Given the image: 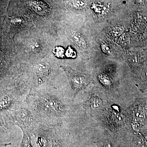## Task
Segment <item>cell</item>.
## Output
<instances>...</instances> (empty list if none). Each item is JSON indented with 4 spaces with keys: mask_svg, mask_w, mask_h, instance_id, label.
Instances as JSON below:
<instances>
[{
    "mask_svg": "<svg viewBox=\"0 0 147 147\" xmlns=\"http://www.w3.org/2000/svg\"><path fill=\"white\" fill-rule=\"evenodd\" d=\"M38 121L53 126L60 125L68 116L69 107L63 98L47 91L32 92L26 98Z\"/></svg>",
    "mask_w": 147,
    "mask_h": 147,
    "instance_id": "cell-1",
    "label": "cell"
},
{
    "mask_svg": "<svg viewBox=\"0 0 147 147\" xmlns=\"http://www.w3.org/2000/svg\"><path fill=\"white\" fill-rule=\"evenodd\" d=\"M26 103V105H18L11 109L9 121L19 127L22 131H28L32 134L36 127L38 121L31 109Z\"/></svg>",
    "mask_w": 147,
    "mask_h": 147,
    "instance_id": "cell-2",
    "label": "cell"
},
{
    "mask_svg": "<svg viewBox=\"0 0 147 147\" xmlns=\"http://www.w3.org/2000/svg\"><path fill=\"white\" fill-rule=\"evenodd\" d=\"M35 138L36 147H52L53 129L36 127L32 132Z\"/></svg>",
    "mask_w": 147,
    "mask_h": 147,
    "instance_id": "cell-3",
    "label": "cell"
},
{
    "mask_svg": "<svg viewBox=\"0 0 147 147\" xmlns=\"http://www.w3.org/2000/svg\"><path fill=\"white\" fill-rule=\"evenodd\" d=\"M68 74L70 85L75 92L76 95L79 92L86 87L89 83L88 81L85 76L79 74L69 71Z\"/></svg>",
    "mask_w": 147,
    "mask_h": 147,
    "instance_id": "cell-4",
    "label": "cell"
},
{
    "mask_svg": "<svg viewBox=\"0 0 147 147\" xmlns=\"http://www.w3.org/2000/svg\"><path fill=\"white\" fill-rule=\"evenodd\" d=\"M145 108L142 102L135 104L132 108V125L133 128L137 129L139 128L146 119V109Z\"/></svg>",
    "mask_w": 147,
    "mask_h": 147,
    "instance_id": "cell-5",
    "label": "cell"
},
{
    "mask_svg": "<svg viewBox=\"0 0 147 147\" xmlns=\"http://www.w3.org/2000/svg\"><path fill=\"white\" fill-rule=\"evenodd\" d=\"M51 68L50 64L46 62L39 63L35 65L34 71L38 84H42L44 80L49 76Z\"/></svg>",
    "mask_w": 147,
    "mask_h": 147,
    "instance_id": "cell-6",
    "label": "cell"
},
{
    "mask_svg": "<svg viewBox=\"0 0 147 147\" xmlns=\"http://www.w3.org/2000/svg\"><path fill=\"white\" fill-rule=\"evenodd\" d=\"M15 104V98L10 92L2 91L1 92L0 109L1 113L10 110Z\"/></svg>",
    "mask_w": 147,
    "mask_h": 147,
    "instance_id": "cell-7",
    "label": "cell"
},
{
    "mask_svg": "<svg viewBox=\"0 0 147 147\" xmlns=\"http://www.w3.org/2000/svg\"><path fill=\"white\" fill-rule=\"evenodd\" d=\"M65 134L63 130L53 129L52 147H68Z\"/></svg>",
    "mask_w": 147,
    "mask_h": 147,
    "instance_id": "cell-8",
    "label": "cell"
},
{
    "mask_svg": "<svg viewBox=\"0 0 147 147\" xmlns=\"http://www.w3.org/2000/svg\"><path fill=\"white\" fill-rule=\"evenodd\" d=\"M102 105L101 99L94 93L89 94L84 103V108L89 112L97 110L100 108Z\"/></svg>",
    "mask_w": 147,
    "mask_h": 147,
    "instance_id": "cell-9",
    "label": "cell"
},
{
    "mask_svg": "<svg viewBox=\"0 0 147 147\" xmlns=\"http://www.w3.org/2000/svg\"><path fill=\"white\" fill-rule=\"evenodd\" d=\"M71 41L76 47L80 49L84 50L87 47V44L83 37L78 32L72 31L69 34Z\"/></svg>",
    "mask_w": 147,
    "mask_h": 147,
    "instance_id": "cell-10",
    "label": "cell"
},
{
    "mask_svg": "<svg viewBox=\"0 0 147 147\" xmlns=\"http://www.w3.org/2000/svg\"><path fill=\"white\" fill-rule=\"evenodd\" d=\"M30 5L35 12L41 14L47 13L49 9L46 4L40 1H33L30 3Z\"/></svg>",
    "mask_w": 147,
    "mask_h": 147,
    "instance_id": "cell-11",
    "label": "cell"
},
{
    "mask_svg": "<svg viewBox=\"0 0 147 147\" xmlns=\"http://www.w3.org/2000/svg\"><path fill=\"white\" fill-rule=\"evenodd\" d=\"M23 137L20 147H34L32 142V133L23 131Z\"/></svg>",
    "mask_w": 147,
    "mask_h": 147,
    "instance_id": "cell-12",
    "label": "cell"
},
{
    "mask_svg": "<svg viewBox=\"0 0 147 147\" xmlns=\"http://www.w3.org/2000/svg\"><path fill=\"white\" fill-rule=\"evenodd\" d=\"M69 4L72 7L76 9H82L86 5L85 0H71L68 2Z\"/></svg>",
    "mask_w": 147,
    "mask_h": 147,
    "instance_id": "cell-13",
    "label": "cell"
},
{
    "mask_svg": "<svg viewBox=\"0 0 147 147\" xmlns=\"http://www.w3.org/2000/svg\"><path fill=\"white\" fill-rule=\"evenodd\" d=\"M98 79L104 86L109 87L111 85V81L110 78L105 74H100L98 76Z\"/></svg>",
    "mask_w": 147,
    "mask_h": 147,
    "instance_id": "cell-14",
    "label": "cell"
},
{
    "mask_svg": "<svg viewBox=\"0 0 147 147\" xmlns=\"http://www.w3.org/2000/svg\"><path fill=\"white\" fill-rule=\"evenodd\" d=\"M124 32L123 27L119 26L114 27L112 31V34L115 36H120L123 34Z\"/></svg>",
    "mask_w": 147,
    "mask_h": 147,
    "instance_id": "cell-15",
    "label": "cell"
},
{
    "mask_svg": "<svg viewBox=\"0 0 147 147\" xmlns=\"http://www.w3.org/2000/svg\"><path fill=\"white\" fill-rule=\"evenodd\" d=\"M101 48L102 52L105 54L110 55L112 53L111 48L107 44H105V43L101 44Z\"/></svg>",
    "mask_w": 147,
    "mask_h": 147,
    "instance_id": "cell-16",
    "label": "cell"
},
{
    "mask_svg": "<svg viewBox=\"0 0 147 147\" xmlns=\"http://www.w3.org/2000/svg\"><path fill=\"white\" fill-rule=\"evenodd\" d=\"M129 37L127 34L123 33L120 36V40L121 42L123 43H126L129 41Z\"/></svg>",
    "mask_w": 147,
    "mask_h": 147,
    "instance_id": "cell-17",
    "label": "cell"
},
{
    "mask_svg": "<svg viewBox=\"0 0 147 147\" xmlns=\"http://www.w3.org/2000/svg\"><path fill=\"white\" fill-rule=\"evenodd\" d=\"M32 47L34 49H36L39 47V45L37 42H34L32 45Z\"/></svg>",
    "mask_w": 147,
    "mask_h": 147,
    "instance_id": "cell-18",
    "label": "cell"
}]
</instances>
